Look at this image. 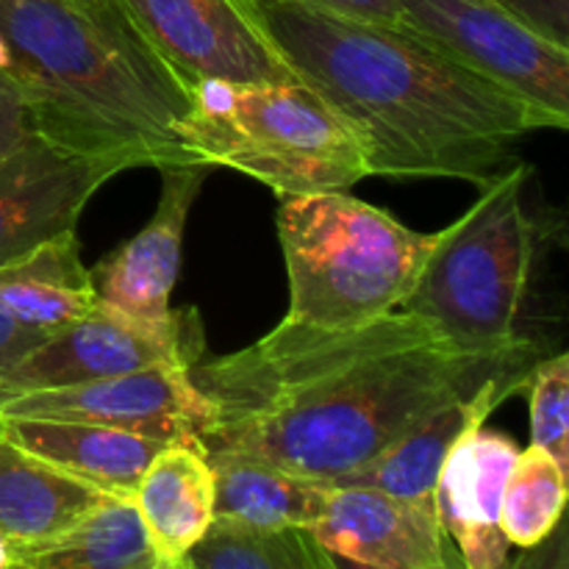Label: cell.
I'll return each instance as SVG.
<instances>
[{
	"instance_id": "1",
	"label": "cell",
	"mask_w": 569,
	"mask_h": 569,
	"mask_svg": "<svg viewBox=\"0 0 569 569\" xmlns=\"http://www.w3.org/2000/svg\"><path fill=\"white\" fill-rule=\"evenodd\" d=\"M533 342L506 356L453 353L409 311L359 328L281 320L267 337L189 370L209 403L206 456H242L339 483L422 417L492 378L531 370Z\"/></svg>"
},
{
	"instance_id": "2",
	"label": "cell",
	"mask_w": 569,
	"mask_h": 569,
	"mask_svg": "<svg viewBox=\"0 0 569 569\" xmlns=\"http://www.w3.org/2000/svg\"><path fill=\"white\" fill-rule=\"evenodd\" d=\"M303 87L356 133L370 176L483 187L511 144L559 122L403 26L250 0Z\"/></svg>"
},
{
	"instance_id": "3",
	"label": "cell",
	"mask_w": 569,
	"mask_h": 569,
	"mask_svg": "<svg viewBox=\"0 0 569 569\" xmlns=\"http://www.w3.org/2000/svg\"><path fill=\"white\" fill-rule=\"evenodd\" d=\"M0 39L37 137L128 167L194 164L176 133L187 89L122 6L0 0Z\"/></svg>"
},
{
	"instance_id": "4",
	"label": "cell",
	"mask_w": 569,
	"mask_h": 569,
	"mask_svg": "<svg viewBox=\"0 0 569 569\" xmlns=\"http://www.w3.org/2000/svg\"><path fill=\"white\" fill-rule=\"evenodd\" d=\"M276 228L289 276L283 320L311 328H359L398 311L439 237L348 192L283 198Z\"/></svg>"
},
{
	"instance_id": "5",
	"label": "cell",
	"mask_w": 569,
	"mask_h": 569,
	"mask_svg": "<svg viewBox=\"0 0 569 569\" xmlns=\"http://www.w3.org/2000/svg\"><path fill=\"white\" fill-rule=\"evenodd\" d=\"M187 94L189 109L176 133L194 164L237 170L278 198L348 192L370 178L356 133L300 81H203Z\"/></svg>"
},
{
	"instance_id": "6",
	"label": "cell",
	"mask_w": 569,
	"mask_h": 569,
	"mask_svg": "<svg viewBox=\"0 0 569 569\" xmlns=\"http://www.w3.org/2000/svg\"><path fill=\"white\" fill-rule=\"evenodd\" d=\"M531 167L517 164L481 187L476 203L442 228L400 309L426 322L453 353L506 356L526 342L517 320L533 264L526 183Z\"/></svg>"
},
{
	"instance_id": "7",
	"label": "cell",
	"mask_w": 569,
	"mask_h": 569,
	"mask_svg": "<svg viewBox=\"0 0 569 569\" xmlns=\"http://www.w3.org/2000/svg\"><path fill=\"white\" fill-rule=\"evenodd\" d=\"M398 26L520 94L565 131L569 48L550 42L500 0H398Z\"/></svg>"
},
{
	"instance_id": "8",
	"label": "cell",
	"mask_w": 569,
	"mask_h": 569,
	"mask_svg": "<svg viewBox=\"0 0 569 569\" xmlns=\"http://www.w3.org/2000/svg\"><path fill=\"white\" fill-rule=\"evenodd\" d=\"M203 350V322L194 309L148 322L98 300L81 320L44 337L0 372V403L26 392L76 387L159 365L194 367Z\"/></svg>"
},
{
	"instance_id": "9",
	"label": "cell",
	"mask_w": 569,
	"mask_h": 569,
	"mask_svg": "<svg viewBox=\"0 0 569 569\" xmlns=\"http://www.w3.org/2000/svg\"><path fill=\"white\" fill-rule=\"evenodd\" d=\"M120 6L187 92L203 81L239 87L298 81L250 0H120Z\"/></svg>"
},
{
	"instance_id": "10",
	"label": "cell",
	"mask_w": 569,
	"mask_h": 569,
	"mask_svg": "<svg viewBox=\"0 0 569 569\" xmlns=\"http://www.w3.org/2000/svg\"><path fill=\"white\" fill-rule=\"evenodd\" d=\"M189 370L192 367L159 365L76 387L26 392L3 400L0 417L98 422L167 442L200 445L209 403L194 387Z\"/></svg>"
},
{
	"instance_id": "11",
	"label": "cell",
	"mask_w": 569,
	"mask_h": 569,
	"mask_svg": "<svg viewBox=\"0 0 569 569\" xmlns=\"http://www.w3.org/2000/svg\"><path fill=\"white\" fill-rule=\"evenodd\" d=\"M128 161L89 156L33 133L0 161V267L76 231L92 194Z\"/></svg>"
},
{
	"instance_id": "12",
	"label": "cell",
	"mask_w": 569,
	"mask_h": 569,
	"mask_svg": "<svg viewBox=\"0 0 569 569\" xmlns=\"http://www.w3.org/2000/svg\"><path fill=\"white\" fill-rule=\"evenodd\" d=\"M333 556L383 569L461 567L437 506H420L370 487H331L311 528Z\"/></svg>"
},
{
	"instance_id": "13",
	"label": "cell",
	"mask_w": 569,
	"mask_h": 569,
	"mask_svg": "<svg viewBox=\"0 0 569 569\" xmlns=\"http://www.w3.org/2000/svg\"><path fill=\"white\" fill-rule=\"evenodd\" d=\"M206 172V164L161 170V198L148 226L89 267L100 303L148 322L172 315L170 298L181 272L183 233Z\"/></svg>"
},
{
	"instance_id": "14",
	"label": "cell",
	"mask_w": 569,
	"mask_h": 569,
	"mask_svg": "<svg viewBox=\"0 0 569 569\" xmlns=\"http://www.w3.org/2000/svg\"><path fill=\"white\" fill-rule=\"evenodd\" d=\"M506 433L472 428L450 448L437 483V511L461 569H506L511 545L500 531V500L517 459Z\"/></svg>"
},
{
	"instance_id": "15",
	"label": "cell",
	"mask_w": 569,
	"mask_h": 569,
	"mask_svg": "<svg viewBox=\"0 0 569 569\" xmlns=\"http://www.w3.org/2000/svg\"><path fill=\"white\" fill-rule=\"evenodd\" d=\"M533 370V367H531ZM531 370L506 372L492 378L487 387L478 389L470 398L450 400L431 415L422 417L415 428L403 433L395 445H389L381 456L342 478L333 487H370L395 498L411 500L420 506H437V483L450 448L472 428H481L487 417L511 395L528 389Z\"/></svg>"
},
{
	"instance_id": "16",
	"label": "cell",
	"mask_w": 569,
	"mask_h": 569,
	"mask_svg": "<svg viewBox=\"0 0 569 569\" xmlns=\"http://www.w3.org/2000/svg\"><path fill=\"white\" fill-rule=\"evenodd\" d=\"M0 437L109 498L126 500L150 461L170 445L126 428L33 417H0Z\"/></svg>"
},
{
	"instance_id": "17",
	"label": "cell",
	"mask_w": 569,
	"mask_h": 569,
	"mask_svg": "<svg viewBox=\"0 0 569 569\" xmlns=\"http://www.w3.org/2000/svg\"><path fill=\"white\" fill-rule=\"evenodd\" d=\"M131 503L156 559L178 567L214 522V470L200 445L170 442L139 478Z\"/></svg>"
},
{
	"instance_id": "18",
	"label": "cell",
	"mask_w": 569,
	"mask_h": 569,
	"mask_svg": "<svg viewBox=\"0 0 569 569\" xmlns=\"http://www.w3.org/2000/svg\"><path fill=\"white\" fill-rule=\"evenodd\" d=\"M98 303L76 231L42 242L0 267V315L50 337L81 320Z\"/></svg>"
},
{
	"instance_id": "19",
	"label": "cell",
	"mask_w": 569,
	"mask_h": 569,
	"mask_svg": "<svg viewBox=\"0 0 569 569\" xmlns=\"http://www.w3.org/2000/svg\"><path fill=\"white\" fill-rule=\"evenodd\" d=\"M106 500L100 489L0 437V533L14 545L59 537Z\"/></svg>"
},
{
	"instance_id": "20",
	"label": "cell",
	"mask_w": 569,
	"mask_h": 569,
	"mask_svg": "<svg viewBox=\"0 0 569 569\" xmlns=\"http://www.w3.org/2000/svg\"><path fill=\"white\" fill-rule=\"evenodd\" d=\"M214 470V520L244 528H315L331 483L311 481L267 461L209 456Z\"/></svg>"
},
{
	"instance_id": "21",
	"label": "cell",
	"mask_w": 569,
	"mask_h": 569,
	"mask_svg": "<svg viewBox=\"0 0 569 569\" xmlns=\"http://www.w3.org/2000/svg\"><path fill=\"white\" fill-rule=\"evenodd\" d=\"M142 520L131 500L109 498L103 506L53 539L14 545L11 569H159Z\"/></svg>"
},
{
	"instance_id": "22",
	"label": "cell",
	"mask_w": 569,
	"mask_h": 569,
	"mask_svg": "<svg viewBox=\"0 0 569 569\" xmlns=\"http://www.w3.org/2000/svg\"><path fill=\"white\" fill-rule=\"evenodd\" d=\"M181 569H337L311 528H244L214 520Z\"/></svg>"
},
{
	"instance_id": "23",
	"label": "cell",
	"mask_w": 569,
	"mask_h": 569,
	"mask_svg": "<svg viewBox=\"0 0 569 569\" xmlns=\"http://www.w3.org/2000/svg\"><path fill=\"white\" fill-rule=\"evenodd\" d=\"M567 467L548 450H520L500 500V531L511 548H533L553 533L567 506Z\"/></svg>"
},
{
	"instance_id": "24",
	"label": "cell",
	"mask_w": 569,
	"mask_h": 569,
	"mask_svg": "<svg viewBox=\"0 0 569 569\" xmlns=\"http://www.w3.org/2000/svg\"><path fill=\"white\" fill-rule=\"evenodd\" d=\"M531 445L569 470V356L539 359L531 370Z\"/></svg>"
},
{
	"instance_id": "25",
	"label": "cell",
	"mask_w": 569,
	"mask_h": 569,
	"mask_svg": "<svg viewBox=\"0 0 569 569\" xmlns=\"http://www.w3.org/2000/svg\"><path fill=\"white\" fill-rule=\"evenodd\" d=\"M500 3L545 39L569 48V0H500Z\"/></svg>"
},
{
	"instance_id": "26",
	"label": "cell",
	"mask_w": 569,
	"mask_h": 569,
	"mask_svg": "<svg viewBox=\"0 0 569 569\" xmlns=\"http://www.w3.org/2000/svg\"><path fill=\"white\" fill-rule=\"evenodd\" d=\"M33 137L31 114L22 103L20 89L6 72H0V161L14 153Z\"/></svg>"
},
{
	"instance_id": "27",
	"label": "cell",
	"mask_w": 569,
	"mask_h": 569,
	"mask_svg": "<svg viewBox=\"0 0 569 569\" xmlns=\"http://www.w3.org/2000/svg\"><path fill=\"white\" fill-rule=\"evenodd\" d=\"M278 3L306 6V9L331 11V14L353 17L367 22H387L398 26V0H278Z\"/></svg>"
},
{
	"instance_id": "28",
	"label": "cell",
	"mask_w": 569,
	"mask_h": 569,
	"mask_svg": "<svg viewBox=\"0 0 569 569\" xmlns=\"http://www.w3.org/2000/svg\"><path fill=\"white\" fill-rule=\"evenodd\" d=\"M506 569H569V539L565 522H559L548 539L522 550Z\"/></svg>"
},
{
	"instance_id": "29",
	"label": "cell",
	"mask_w": 569,
	"mask_h": 569,
	"mask_svg": "<svg viewBox=\"0 0 569 569\" xmlns=\"http://www.w3.org/2000/svg\"><path fill=\"white\" fill-rule=\"evenodd\" d=\"M44 339V333L28 331V328L17 326L14 320H9L6 315H0V372L9 370L17 359L28 353L31 348H37Z\"/></svg>"
},
{
	"instance_id": "30",
	"label": "cell",
	"mask_w": 569,
	"mask_h": 569,
	"mask_svg": "<svg viewBox=\"0 0 569 569\" xmlns=\"http://www.w3.org/2000/svg\"><path fill=\"white\" fill-rule=\"evenodd\" d=\"M14 567V542L0 533V569Z\"/></svg>"
},
{
	"instance_id": "31",
	"label": "cell",
	"mask_w": 569,
	"mask_h": 569,
	"mask_svg": "<svg viewBox=\"0 0 569 569\" xmlns=\"http://www.w3.org/2000/svg\"><path fill=\"white\" fill-rule=\"evenodd\" d=\"M333 561H337V569H383V567H372V565H359V561L342 559V556H333ZM453 569H461V567H453Z\"/></svg>"
},
{
	"instance_id": "32",
	"label": "cell",
	"mask_w": 569,
	"mask_h": 569,
	"mask_svg": "<svg viewBox=\"0 0 569 569\" xmlns=\"http://www.w3.org/2000/svg\"><path fill=\"white\" fill-rule=\"evenodd\" d=\"M72 3L89 6V9H111V6H120V0H72Z\"/></svg>"
},
{
	"instance_id": "33",
	"label": "cell",
	"mask_w": 569,
	"mask_h": 569,
	"mask_svg": "<svg viewBox=\"0 0 569 569\" xmlns=\"http://www.w3.org/2000/svg\"><path fill=\"white\" fill-rule=\"evenodd\" d=\"M159 569H178V567H164V565H161Z\"/></svg>"
},
{
	"instance_id": "34",
	"label": "cell",
	"mask_w": 569,
	"mask_h": 569,
	"mask_svg": "<svg viewBox=\"0 0 569 569\" xmlns=\"http://www.w3.org/2000/svg\"><path fill=\"white\" fill-rule=\"evenodd\" d=\"M178 569H181V567H178Z\"/></svg>"
}]
</instances>
